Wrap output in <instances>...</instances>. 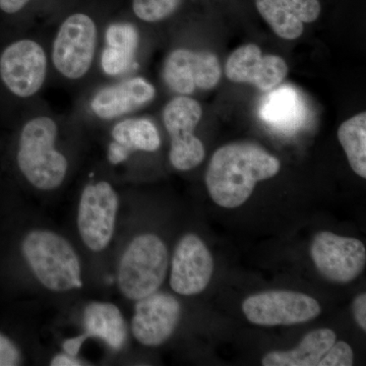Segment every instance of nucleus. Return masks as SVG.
<instances>
[{
	"label": "nucleus",
	"instance_id": "1",
	"mask_svg": "<svg viewBox=\"0 0 366 366\" xmlns=\"http://www.w3.org/2000/svg\"><path fill=\"white\" fill-rule=\"evenodd\" d=\"M280 168V161L259 144H228L209 161L206 187L214 203L235 209L249 199L257 182L276 177Z\"/></svg>",
	"mask_w": 366,
	"mask_h": 366
},
{
	"label": "nucleus",
	"instance_id": "2",
	"mask_svg": "<svg viewBox=\"0 0 366 366\" xmlns=\"http://www.w3.org/2000/svg\"><path fill=\"white\" fill-rule=\"evenodd\" d=\"M59 125L52 117L38 115L24 124L16 154L19 168L34 187L59 189L66 177L69 162L57 150Z\"/></svg>",
	"mask_w": 366,
	"mask_h": 366
},
{
	"label": "nucleus",
	"instance_id": "3",
	"mask_svg": "<svg viewBox=\"0 0 366 366\" xmlns=\"http://www.w3.org/2000/svg\"><path fill=\"white\" fill-rule=\"evenodd\" d=\"M21 250L36 278L49 290L66 292L83 285L78 254L62 236L34 230L26 236Z\"/></svg>",
	"mask_w": 366,
	"mask_h": 366
},
{
	"label": "nucleus",
	"instance_id": "4",
	"mask_svg": "<svg viewBox=\"0 0 366 366\" xmlns=\"http://www.w3.org/2000/svg\"><path fill=\"white\" fill-rule=\"evenodd\" d=\"M169 254L157 235L137 236L125 249L118 268V286L125 297L139 300L157 292L165 281Z\"/></svg>",
	"mask_w": 366,
	"mask_h": 366
},
{
	"label": "nucleus",
	"instance_id": "5",
	"mask_svg": "<svg viewBox=\"0 0 366 366\" xmlns=\"http://www.w3.org/2000/svg\"><path fill=\"white\" fill-rule=\"evenodd\" d=\"M95 21L84 13L72 14L60 25L52 45V64L71 81L83 79L90 71L98 45Z\"/></svg>",
	"mask_w": 366,
	"mask_h": 366
},
{
	"label": "nucleus",
	"instance_id": "6",
	"mask_svg": "<svg viewBox=\"0 0 366 366\" xmlns=\"http://www.w3.org/2000/svg\"><path fill=\"white\" fill-rule=\"evenodd\" d=\"M202 115L199 103L187 96L172 99L164 108V125L171 139L169 159L175 169L192 170L204 161V144L194 134Z\"/></svg>",
	"mask_w": 366,
	"mask_h": 366
},
{
	"label": "nucleus",
	"instance_id": "7",
	"mask_svg": "<svg viewBox=\"0 0 366 366\" xmlns=\"http://www.w3.org/2000/svg\"><path fill=\"white\" fill-rule=\"evenodd\" d=\"M47 72V53L37 41H14L0 55V79L16 97L31 98L39 93Z\"/></svg>",
	"mask_w": 366,
	"mask_h": 366
},
{
	"label": "nucleus",
	"instance_id": "8",
	"mask_svg": "<svg viewBox=\"0 0 366 366\" xmlns=\"http://www.w3.org/2000/svg\"><path fill=\"white\" fill-rule=\"evenodd\" d=\"M242 312L252 324L259 326H290L319 317V301L307 295L287 290H271L249 296Z\"/></svg>",
	"mask_w": 366,
	"mask_h": 366
},
{
	"label": "nucleus",
	"instance_id": "9",
	"mask_svg": "<svg viewBox=\"0 0 366 366\" xmlns=\"http://www.w3.org/2000/svg\"><path fill=\"white\" fill-rule=\"evenodd\" d=\"M118 196L110 183L99 182L86 185L79 204V235L93 252L105 249L114 233Z\"/></svg>",
	"mask_w": 366,
	"mask_h": 366
},
{
	"label": "nucleus",
	"instance_id": "10",
	"mask_svg": "<svg viewBox=\"0 0 366 366\" xmlns=\"http://www.w3.org/2000/svg\"><path fill=\"white\" fill-rule=\"evenodd\" d=\"M310 254L317 271L334 283H350L365 271V247L356 238L322 231L312 240Z\"/></svg>",
	"mask_w": 366,
	"mask_h": 366
},
{
	"label": "nucleus",
	"instance_id": "11",
	"mask_svg": "<svg viewBox=\"0 0 366 366\" xmlns=\"http://www.w3.org/2000/svg\"><path fill=\"white\" fill-rule=\"evenodd\" d=\"M222 76L218 57L209 51L174 50L168 55L163 67V79L171 91L187 96L196 89L211 90Z\"/></svg>",
	"mask_w": 366,
	"mask_h": 366
},
{
	"label": "nucleus",
	"instance_id": "12",
	"mask_svg": "<svg viewBox=\"0 0 366 366\" xmlns=\"http://www.w3.org/2000/svg\"><path fill=\"white\" fill-rule=\"evenodd\" d=\"M214 273V259L196 234L183 236L171 262L170 286L180 295H197L208 287Z\"/></svg>",
	"mask_w": 366,
	"mask_h": 366
},
{
	"label": "nucleus",
	"instance_id": "13",
	"mask_svg": "<svg viewBox=\"0 0 366 366\" xmlns=\"http://www.w3.org/2000/svg\"><path fill=\"white\" fill-rule=\"evenodd\" d=\"M137 301L132 322L134 338L144 346L162 345L179 322V302L172 295L158 291Z\"/></svg>",
	"mask_w": 366,
	"mask_h": 366
},
{
	"label": "nucleus",
	"instance_id": "14",
	"mask_svg": "<svg viewBox=\"0 0 366 366\" xmlns=\"http://www.w3.org/2000/svg\"><path fill=\"white\" fill-rule=\"evenodd\" d=\"M225 74L233 83L252 84L266 92L283 81L288 74V66L282 57L262 56L259 46L247 44L238 48L229 56Z\"/></svg>",
	"mask_w": 366,
	"mask_h": 366
},
{
	"label": "nucleus",
	"instance_id": "15",
	"mask_svg": "<svg viewBox=\"0 0 366 366\" xmlns=\"http://www.w3.org/2000/svg\"><path fill=\"white\" fill-rule=\"evenodd\" d=\"M255 6L276 35L285 40L300 38L305 24L314 23L322 11L320 0H255Z\"/></svg>",
	"mask_w": 366,
	"mask_h": 366
},
{
	"label": "nucleus",
	"instance_id": "16",
	"mask_svg": "<svg viewBox=\"0 0 366 366\" xmlns=\"http://www.w3.org/2000/svg\"><path fill=\"white\" fill-rule=\"evenodd\" d=\"M156 96L154 86L143 78H132L105 86L91 101V109L100 119L112 120L150 103Z\"/></svg>",
	"mask_w": 366,
	"mask_h": 366
},
{
	"label": "nucleus",
	"instance_id": "17",
	"mask_svg": "<svg viewBox=\"0 0 366 366\" xmlns=\"http://www.w3.org/2000/svg\"><path fill=\"white\" fill-rule=\"evenodd\" d=\"M112 143L108 147V160L117 165L137 151L155 152L161 146L156 125L147 118H127L114 125Z\"/></svg>",
	"mask_w": 366,
	"mask_h": 366
},
{
	"label": "nucleus",
	"instance_id": "18",
	"mask_svg": "<svg viewBox=\"0 0 366 366\" xmlns=\"http://www.w3.org/2000/svg\"><path fill=\"white\" fill-rule=\"evenodd\" d=\"M139 32L129 23H115L108 26L101 66L107 76H120L131 67L139 46Z\"/></svg>",
	"mask_w": 366,
	"mask_h": 366
},
{
	"label": "nucleus",
	"instance_id": "19",
	"mask_svg": "<svg viewBox=\"0 0 366 366\" xmlns=\"http://www.w3.org/2000/svg\"><path fill=\"white\" fill-rule=\"evenodd\" d=\"M336 334L330 329L308 333L292 350L273 351L264 356V366H317L322 356L336 342Z\"/></svg>",
	"mask_w": 366,
	"mask_h": 366
},
{
	"label": "nucleus",
	"instance_id": "20",
	"mask_svg": "<svg viewBox=\"0 0 366 366\" xmlns=\"http://www.w3.org/2000/svg\"><path fill=\"white\" fill-rule=\"evenodd\" d=\"M84 325L88 337H96L113 350H120L127 340V326L117 305L92 302L85 308Z\"/></svg>",
	"mask_w": 366,
	"mask_h": 366
},
{
	"label": "nucleus",
	"instance_id": "21",
	"mask_svg": "<svg viewBox=\"0 0 366 366\" xmlns=\"http://www.w3.org/2000/svg\"><path fill=\"white\" fill-rule=\"evenodd\" d=\"M259 114L267 124L289 132L295 129L305 120V108L297 91L290 86H283L264 99Z\"/></svg>",
	"mask_w": 366,
	"mask_h": 366
},
{
	"label": "nucleus",
	"instance_id": "22",
	"mask_svg": "<svg viewBox=\"0 0 366 366\" xmlns=\"http://www.w3.org/2000/svg\"><path fill=\"white\" fill-rule=\"evenodd\" d=\"M351 168L358 177H366V113L361 112L346 120L338 129Z\"/></svg>",
	"mask_w": 366,
	"mask_h": 366
},
{
	"label": "nucleus",
	"instance_id": "23",
	"mask_svg": "<svg viewBox=\"0 0 366 366\" xmlns=\"http://www.w3.org/2000/svg\"><path fill=\"white\" fill-rule=\"evenodd\" d=\"M183 0H132V11L146 23L166 20L182 6Z\"/></svg>",
	"mask_w": 366,
	"mask_h": 366
},
{
	"label": "nucleus",
	"instance_id": "24",
	"mask_svg": "<svg viewBox=\"0 0 366 366\" xmlns=\"http://www.w3.org/2000/svg\"><path fill=\"white\" fill-rule=\"evenodd\" d=\"M354 353L352 348L344 341L335 342L331 348L322 356L319 366H352Z\"/></svg>",
	"mask_w": 366,
	"mask_h": 366
},
{
	"label": "nucleus",
	"instance_id": "25",
	"mask_svg": "<svg viewBox=\"0 0 366 366\" xmlns=\"http://www.w3.org/2000/svg\"><path fill=\"white\" fill-rule=\"evenodd\" d=\"M21 363V354L18 347L0 333V366H16Z\"/></svg>",
	"mask_w": 366,
	"mask_h": 366
},
{
	"label": "nucleus",
	"instance_id": "26",
	"mask_svg": "<svg viewBox=\"0 0 366 366\" xmlns=\"http://www.w3.org/2000/svg\"><path fill=\"white\" fill-rule=\"evenodd\" d=\"M353 314L358 326L365 331L366 330V295L361 293L355 298L353 302Z\"/></svg>",
	"mask_w": 366,
	"mask_h": 366
},
{
	"label": "nucleus",
	"instance_id": "27",
	"mask_svg": "<svg viewBox=\"0 0 366 366\" xmlns=\"http://www.w3.org/2000/svg\"><path fill=\"white\" fill-rule=\"evenodd\" d=\"M30 1L31 0H0V9L6 14H16Z\"/></svg>",
	"mask_w": 366,
	"mask_h": 366
},
{
	"label": "nucleus",
	"instance_id": "28",
	"mask_svg": "<svg viewBox=\"0 0 366 366\" xmlns=\"http://www.w3.org/2000/svg\"><path fill=\"white\" fill-rule=\"evenodd\" d=\"M89 338L86 335H81V336L76 337V338L69 339L66 340L64 344V349L66 354L71 356L78 355L79 349L83 345L84 342L86 339Z\"/></svg>",
	"mask_w": 366,
	"mask_h": 366
},
{
	"label": "nucleus",
	"instance_id": "29",
	"mask_svg": "<svg viewBox=\"0 0 366 366\" xmlns=\"http://www.w3.org/2000/svg\"><path fill=\"white\" fill-rule=\"evenodd\" d=\"M81 361L76 360V356L69 355V354H59L55 356L51 361L52 366H74L81 365Z\"/></svg>",
	"mask_w": 366,
	"mask_h": 366
}]
</instances>
